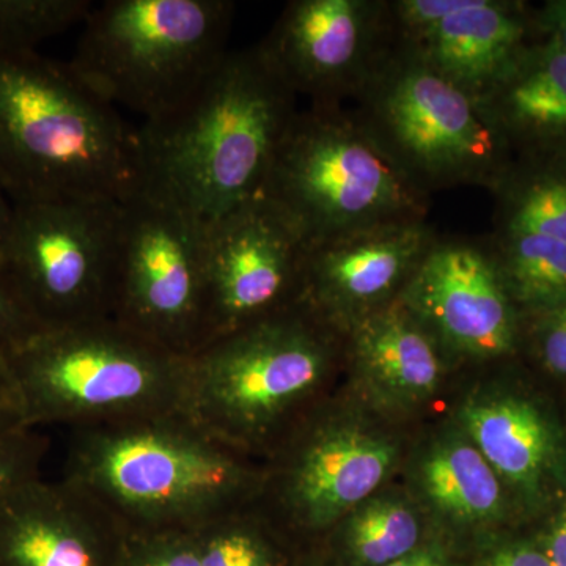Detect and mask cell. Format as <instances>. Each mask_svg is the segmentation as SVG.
<instances>
[{
  "label": "cell",
  "instance_id": "cell-1",
  "mask_svg": "<svg viewBox=\"0 0 566 566\" xmlns=\"http://www.w3.org/2000/svg\"><path fill=\"white\" fill-rule=\"evenodd\" d=\"M62 480L126 536L192 532L259 501L263 469L180 411L69 430Z\"/></svg>",
  "mask_w": 566,
  "mask_h": 566
},
{
  "label": "cell",
  "instance_id": "cell-2",
  "mask_svg": "<svg viewBox=\"0 0 566 566\" xmlns=\"http://www.w3.org/2000/svg\"><path fill=\"white\" fill-rule=\"evenodd\" d=\"M297 111L259 44L230 51L188 102L137 129L139 185L214 221L262 193Z\"/></svg>",
  "mask_w": 566,
  "mask_h": 566
},
{
  "label": "cell",
  "instance_id": "cell-3",
  "mask_svg": "<svg viewBox=\"0 0 566 566\" xmlns=\"http://www.w3.org/2000/svg\"><path fill=\"white\" fill-rule=\"evenodd\" d=\"M137 129L70 69L0 54V185L25 200H120L139 186Z\"/></svg>",
  "mask_w": 566,
  "mask_h": 566
},
{
  "label": "cell",
  "instance_id": "cell-4",
  "mask_svg": "<svg viewBox=\"0 0 566 566\" xmlns=\"http://www.w3.org/2000/svg\"><path fill=\"white\" fill-rule=\"evenodd\" d=\"M344 335L303 303L185 359L180 412L244 455H271L316 406Z\"/></svg>",
  "mask_w": 566,
  "mask_h": 566
},
{
  "label": "cell",
  "instance_id": "cell-5",
  "mask_svg": "<svg viewBox=\"0 0 566 566\" xmlns=\"http://www.w3.org/2000/svg\"><path fill=\"white\" fill-rule=\"evenodd\" d=\"M25 427H91L180 411L186 357L114 318L43 329L2 353Z\"/></svg>",
  "mask_w": 566,
  "mask_h": 566
},
{
  "label": "cell",
  "instance_id": "cell-6",
  "mask_svg": "<svg viewBox=\"0 0 566 566\" xmlns=\"http://www.w3.org/2000/svg\"><path fill=\"white\" fill-rule=\"evenodd\" d=\"M229 0H107L82 22L73 73L144 122L172 114L229 54Z\"/></svg>",
  "mask_w": 566,
  "mask_h": 566
},
{
  "label": "cell",
  "instance_id": "cell-7",
  "mask_svg": "<svg viewBox=\"0 0 566 566\" xmlns=\"http://www.w3.org/2000/svg\"><path fill=\"white\" fill-rule=\"evenodd\" d=\"M260 196L307 244L381 223L420 221L430 211V196L345 106L297 111Z\"/></svg>",
  "mask_w": 566,
  "mask_h": 566
},
{
  "label": "cell",
  "instance_id": "cell-8",
  "mask_svg": "<svg viewBox=\"0 0 566 566\" xmlns=\"http://www.w3.org/2000/svg\"><path fill=\"white\" fill-rule=\"evenodd\" d=\"M354 112L420 191L493 189L512 163L482 99L395 41Z\"/></svg>",
  "mask_w": 566,
  "mask_h": 566
},
{
  "label": "cell",
  "instance_id": "cell-9",
  "mask_svg": "<svg viewBox=\"0 0 566 566\" xmlns=\"http://www.w3.org/2000/svg\"><path fill=\"white\" fill-rule=\"evenodd\" d=\"M122 200H25L0 266L41 329L112 318Z\"/></svg>",
  "mask_w": 566,
  "mask_h": 566
},
{
  "label": "cell",
  "instance_id": "cell-10",
  "mask_svg": "<svg viewBox=\"0 0 566 566\" xmlns=\"http://www.w3.org/2000/svg\"><path fill=\"white\" fill-rule=\"evenodd\" d=\"M208 222L137 186L122 200L112 318L178 356L207 342Z\"/></svg>",
  "mask_w": 566,
  "mask_h": 566
},
{
  "label": "cell",
  "instance_id": "cell-11",
  "mask_svg": "<svg viewBox=\"0 0 566 566\" xmlns=\"http://www.w3.org/2000/svg\"><path fill=\"white\" fill-rule=\"evenodd\" d=\"M270 458L259 504L290 535L314 536L378 490L397 446L375 428L315 406Z\"/></svg>",
  "mask_w": 566,
  "mask_h": 566
},
{
  "label": "cell",
  "instance_id": "cell-12",
  "mask_svg": "<svg viewBox=\"0 0 566 566\" xmlns=\"http://www.w3.org/2000/svg\"><path fill=\"white\" fill-rule=\"evenodd\" d=\"M389 0H292L259 48L314 106H344L395 46Z\"/></svg>",
  "mask_w": 566,
  "mask_h": 566
},
{
  "label": "cell",
  "instance_id": "cell-13",
  "mask_svg": "<svg viewBox=\"0 0 566 566\" xmlns=\"http://www.w3.org/2000/svg\"><path fill=\"white\" fill-rule=\"evenodd\" d=\"M305 251L293 223L263 196L208 222L205 345L300 304Z\"/></svg>",
  "mask_w": 566,
  "mask_h": 566
},
{
  "label": "cell",
  "instance_id": "cell-14",
  "mask_svg": "<svg viewBox=\"0 0 566 566\" xmlns=\"http://www.w3.org/2000/svg\"><path fill=\"white\" fill-rule=\"evenodd\" d=\"M400 301L447 356L491 360L515 349L517 304L490 241L438 234Z\"/></svg>",
  "mask_w": 566,
  "mask_h": 566
},
{
  "label": "cell",
  "instance_id": "cell-15",
  "mask_svg": "<svg viewBox=\"0 0 566 566\" xmlns=\"http://www.w3.org/2000/svg\"><path fill=\"white\" fill-rule=\"evenodd\" d=\"M438 233L428 223H381L307 244L301 303L344 335L401 296Z\"/></svg>",
  "mask_w": 566,
  "mask_h": 566
},
{
  "label": "cell",
  "instance_id": "cell-16",
  "mask_svg": "<svg viewBox=\"0 0 566 566\" xmlns=\"http://www.w3.org/2000/svg\"><path fill=\"white\" fill-rule=\"evenodd\" d=\"M123 528L87 494L43 476L0 506V566H118Z\"/></svg>",
  "mask_w": 566,
  "mask_h": 566
},
{
  "label": "cell",
  "instance_id": "cell-17",
  "mask_svg": "<svg viewBox=\"0 0 566 566\" xmlns=\"http://www.w3.org/2000/svg\"><path fill=\"white\" fill-rule=\"evenodd\" d=\"M344 348L360 385L387 408L422 403L444 378V349L400 297L352 324Z\"/></svg>",
  "mask_w": 566,
  "mask_h": 566
},
{
  "label": "cell",
  "instance_id": "cell-18",
  "mask_svg": "<svg viewBox=\"0 0 566 566\" xmlns=\"http://www.w3.org/2000/svg\"><path fill=\"white\" fill-rule=\"evenodd\" d=\"M536 28L526 7L509 0L468 6L411 39L397 40L447 80L482 98L526 50Z\"/></svg>",
  "mask_w": 566,
  "mask_h": 566
},
{
  "label": "cell",
  "instance_id": "cell-19",
  "mask_svg": "<svg viewBox=\"0 0 566 566\" xmlns=\"http://www.w3.org/2000/svg\"><path fill=\"white\" fill-rule=\"evenodd\" d=\"M480 99L510 150L566 155V50L553 36L528 43Z\"/></svg>",
  "mask_w": 566,
  "mask_h": 566
},
{
  "label": "cell",
  "instance_id": "cell-20",
  "mask_svg": "<svg viewBox=\"0 0 566 566\" xmlns=\"http://www.w3.org/2000/svg\"><path fill=\"white\" fill-rule=\"evenodd\" d=\"M472 444L495 474L532 486L542 475L553 442L535 406L516 397H476L461 409Z\"/></svg>",
  "mask_w": 566,
  "mask_h": 566
},
{
  "label": "cell",
  "instance_id": "cell-21",
  "mask_svg": "<svg viewBox=\"0 0 566 566\" xmlns=\"http://www.w3.org/2000/svg\"><path fill=\"white\" fill-rule=\"evenodd\" d=\"M420 483L431 504L460 521H485L502 504L497 474L471 439H446L424 457Z\"/></svg>",
  "mask_w": 566,
  "mask_h": 566
},
{
  "label": "cell",
  "instance_id": "cell-22",
  "mask_svg": "<svg viewBox=\"0 0 566 566\" xmlns=\"http://www.w3.org/2000/svg\"><path fill=\"white\" fill-rule=\"evenodd\" d=\"M535 158L538 163L524 169L510 163L491 189L497 197L495 230L539 234L566 244V155Z\"/></svg>",
  "mask_w": 566,
  "mask_h": 566
},
{
  "label": "cell",
  "instance_id": "cell-23",
  "mask_svg": "<svg viewBox=\"0 0 566 566\" xmlns=\"http://www.w3.org/2000/svg\"><path fill=\"white\" fill-rule=\"evenodd\" d=\"M490 243L516 304L539 314L566 303V244L509 230H495Z\"/></svg>",
  "mask_w": 566,
  "mask_h": 566
},
{
  "label": "cell",
  "instance_id": "cell-24",
  "mask_svg": "<svg viewBox=\"0 0 566 566\" xmlns=\"http://www.w3.org/2000/svg\"><path fill=\"white\" fill-rule=\"evenodd\" d=\"M289 534L259 504L243 506L199 532L202 566H293ZM290 535V534H289Z\"/></svg>",
  "mask_w": 566,
  "mask_h": 566
},
{
  "label": "cell",
  "instance_id": "cell-25",
  "mask_svg": "<svg viewBox=\"0 0 566 566\" xmlns=\"http://www.w3.org/2000/svg\"><path fill=\"white\" fill-rule=\"evenodd\" d=\"M420 523L415 510L397 499H376L348 521L346 547L359 564L386 566L416 551Z\"/></svg>",
  "mask_w": 566,
  "mask_h": 566
},
{
  "label": "cell",
  "instance_id": "cell-26",
  "mask_svg": "<svg viewBox=\"0 0 566 566\" xmlns=\"http://www.w3.org/2000/svg\"><path fill=\"white\" fill-rule=\"evenodd\" d=\"M91 0H0V54L36 52L41 41L84 22Z\"/></svg>",
  "mask_w": 566,
  "mask_h": 566
},
{
  "label": "cell",
  "instance_id": "cell-27",
  "mask_svg": "<svg viewBox=\"0 0 566 566\" xmlns=\"http://www.w3.org/2000/svg\"><path fill=\"white\" fill-rule=\"evenodd\" d=\"M51 439L40 428L0 431V506L29 483L41 479Z\"/></svg>",
  "mask_w": 566,
  "mask_h": 566
},
{
  "label": "cell",
  "instance_id": "cell-28",
  "mask_svg": "<svg viewBox=\"0 0 566 566\" xmlns=\"http://www.w3.org/2000/svg\"><path fill=\"white\" fill-rule=\"evenodd\" d=\"M118 566H202L199 534L169 532L128 536Z\"/></svg>",
  "mask_w": 566,
  "mask_h": 566
},
{
  "label": "cell",
  "instance_id": "cell-29",
  "mask_svg": "<svg viewBox=\"0 0 566 566\" xmlns=\"http://www.w3.org/2000/svg\"><path fill=\"white\" fill-rule=\"evenodd\" d=\"M40 331L43 329L22 305L0 266V353L9 352Z\"/></svg>",
  "mask_w": 566,
  "mask_h": 566
},
{
  "label": "cell",
  "instance_id": "cell-30",
  "mask_svg": "<svg viewBox=\"0 0 566 566\" xmlns=\"http://www.w3.org/2000/svg\"><path fill=\"white\" fill-rule=\"evenodd\" d=\"M536 315L535 335L539 357L551 374L566 376V303Z\"/></svg>",
  "mask_w": 566,
  "mask_h": 566
},
{
  "label": "cell",
  "instance_id": "cell-31",
  "mask_svg": "<svg viewBox=\"0 0 566 566\" xmlns=\"http://www.w3.org/2000/svg\"><path fill=\"white\" fill-rule=\"evenodd\" d=\"M25 427L20 394L0 353V431Z\"/></svg>",
  "mask_w": 566,
  "mask_h": 566
},
{
  "label": "cell",
  "instance_id": "cell-32",
  "mask_svg": "<svg viewBox=\"0 0 566 566\" xmlns=\"http://www.w3.org/2000/svg\"><path fill=\"white\" fill-rule=\"evenodd\" d=\"M535 24L543 35L553 36L566 50V0H553L547 2L536 13Z\"/></svg>",
  "mask_w": 566,
  "mask_h": 566
},
{
  "label": "cell",
  "instance_id": "cell-33",
  "mask_svg": "<svg viewBox=\"0 0 566 566\" xmlns=\"http://www.w3.org/2000/svg\"><path fill=\"white\" fill-rule=\"evenodd\" d=\"M483 566H551L545 554L531 547H513L502 551Z\"/></svg>",
  "mask_w": 566,
  "mask_h": 566
},
{
  "label": "cell",
  "instance_id": "cell-34",
  "mask_svg": "<svg viewBox=\"0 0 566 566\" xmlns=\"http://www.w3.org/2000/svg\"><path fill=\"white\" fill-rule=\"evenodd\" d=\"M546 557L551 566H566V515L549 536Z\"/></svg>",
  "mask_w": 566,
  "mask_h": 566
},
{
  "label": "cell",
  "instance_id": "cell-35",
  "mask_svg": "<svg viewBox=\"0 0 566 566\" xmlns=\"http://www.w3.org/2000/svg\"><path fill=\"white\" fill-rule=\"evenodd\" d=\"M386 566H447V564L439 551L416 549L408 556L398 558Z\"/></svg>",
  "mask_w": 566,
  "mask_h": 566
},
{
  "label": "cell",
  "instance_id": "cell-36",
  "mask_svg": "<svg viewBox=\"0 0 566 566\" xmlns=\"http://www.w3.org/2000/svg\"><path fill=\"white\" fill-rule=\"evenodd\" d=\"M11 222H13V203H11L9 193L0 185V255H2L3 248H6Z\"/></svg>",
  "mask_w": 566,
  "mask_h": 566
}]
</instances>
